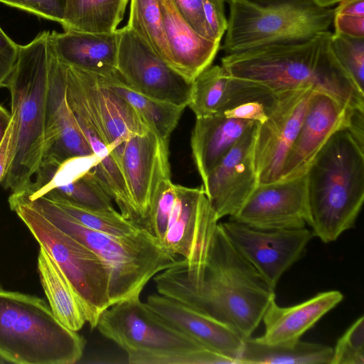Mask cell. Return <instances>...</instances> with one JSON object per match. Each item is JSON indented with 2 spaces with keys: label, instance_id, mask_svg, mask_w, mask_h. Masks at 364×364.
I'll list each match as a JSON object with an SVG mask.
<instances>
[{
  "label": "cell",
  "instance_id": "obj_1",
  "mask_svg": "<svg viewBox=\"0 0 364 364\" xmlns=\"http://www.w3.org/2000/svg\"><path fill=\"white\" fill-rule=\"evenodd\" d=\"M158 294L178 301L249 338L270 302L273 288L235 250L220 223L203 267L188 269L183 258L152 279Z\"/></svg>",
  "mask_w": 364,
  "mask_h": 364
},
{
  "label": "cell",
  "instance_id": "obj_2",
  "mask_svg": "<svg viewBox=\"0 0 364 364\" xmlns=\"http://www.w3.org/2000/svg\"><path fill=\"white\" fill-rule=\"evenodd\" d=\"M331 36L328 31L301 42L226 54L221 65L231 77L274 92L309 87L364 112V94L336 58Z\"/></svg>",
  "mask_w": 364,
  "mask_h": 364
},
{
  "label": "cell",
  "instance_id": "obj_3",
  "mask_svg": "<svg viewBox=\"0 0 364 364\" xmlns=\"http://www.w3.org/2000/svg\"><path fill=\"white\" fill-rule=\"evenodd\" d=\"M363 116L328 139L306 173L307 225L323 242L355 226L364 200Z\"/></svg>",
  "mask_w": 364,
  "mask_h": 364
},
{
  "label": "cell",
  "instance_id": "obj_4",
  "mask_svg": "<svg viewBox=\"0 0 364 364\" xmlns=\"http://www.w3.org/2000/svg\"><path fill=\"white\" fill-rule=\"evenodd\" d=\"M50 34L43 31L29 43L18 46L17 60L5 85L11 97L14 139L1 183L12 194L27 191L41 164L52 53Z\"/></svg>",
  "mask_w": 364,
  "mask_h": 364
},
{
  "label": "cell",
  "instance_id": "obj_5",
  "mask_svg": "<svg viewBox=\"0 0 364 364\" xmlns=\"http://www.w3.org/2000/svg\"><path fill=\"white\" fill-rule=\"evenodd\" d=\"M21 195L58 228L100 258L109 274L111 306L139 297L156 274L178 259L142 228L124 236L103 233L85 227L45 196Z\"/></svg>",
  "mask_w": 364,
  "mask_h": 364
},
{
  "label": "cell",
  "instance_id": "obj_6",
  "mask_svg": "<svg viewBox=\"0 0 364 364\" xmlns=\"http://www.w3.org/2000/svg\"><path fill=\"white\" fill-rule=\"evenodd\" d=\"M86 341L41 298L0 288V355L16 364H73Z\"/></svg>",
  "mask_w": 364,
  "mask_h": 364
},
{
  "label": "cell",
  "instance_id": "obj_7",
  "mask_svg": "<svg viewBox=\"0 0 364 364\" xmlns=\"http://www.w3.org/2000/svg\"><path fill=\"white\" fill-rule=\"evenodd\" d=\"M230 14L221 49L232 54L309 40L329 31L333 9L311 0H228Z\"/></svg>",
  "mask_w": 364,
  "mask_h": 364
},
{
  "label": "cell",
  "instance_id": "obj_8",
  "mask_svg": "<svg viewBox=\"0 0 364 364\" xmlns=\"http://www.w3.org/2000/svg\"><path fill=\"white\" fill-rule=\"evenodd\" d=\"M9 203L64 272L82 303L87 323L92 329L96 328L102 312L111 306L109 274L102 261L54 225L23 196L11 194Z\"/></svg>",
  "mask_w": 364,
  "mask_h": 364
},
{
  "label": "cell",
  "instance_id": "obj_9",
  "mask_svg": "<svg viewBox=\"0 0 364 364\" xmlns=\"http://www.w3.org/2000/svg\"><path fill=\"white\" fill-rule=\"evenodd\" d=\"M96 328L127 353L205 348L167 323L142 302L140 296L116 303L104 310Z\"/></svg>",
  "mask_w": 364,
  "mask_h": 364
},
{
  "label": "cell",
  "instance_id": "obj_10",
  "mask_svg": "<svg viewBox=\"0 0 364 364\" xmlns=\"http://www.w3.org/2000/svg\"><path fill=\"white\" fill-rule=\"evenodd\" d=\"M313 91L306 87L277 92L267 107V119L258 123L254 144V164L259 183L279 180Z\"/></svg>",
  "mask_w": 364,
  "mask_h": 364
},
{
  "label": "cell",
  "instance_id": "obj_11",
  "mask_svg": "<svg viewBox=\"0 0 364 364\" xmlns=\"http://www.w3.org/2000/svg\"><path fill=\"white\" fill-rule=\"evenodd\" d=\"M235 250L273 287L304 255L314 237L311 230H264L228 220L220 223Z\"/></svg>",
  "mask_w": 364,
  "mask_h": 364
},
{
  "label": "cell",
  "instance_id": "obj_12",
  "mask_svg": "<svg viewBox=\"0 0 364 364\" xmlns=\"http://www.w3.org/2000/svg\"><path fill=\"white\" fill-rule=\"evenodd\" d=\"M118 31L117 72L123 81L142 94L187 107L192 83L129 27L124 26Z\"/></svg>",
  "mask_w": 364,
  "mask_h": 364
},
{
  "label": "cell",
  "instance_id": "obj_13",
  "mask_svg": "<svg viewBox=\"0 0 364 364\" xmlns=\"http://www.w3.org/2000/svg\"><path fill=\"white\" fill-rule=\"evenodd\" d=\"M218 221L203 186L176 184V199L161 245L184 259L188 269L198 271L205 262Z\"/></svg>",
  "mask_w": 364,
  "mask_h": 364
},
{
  "label": "cell",
  "instance_id": "obj_14",
  "mask_svg": "<svg viewBox=\"0 0 364 364\" xmlns=\"http://www.w3.org/2000/svg\"><path fill=\"white\" fill-rule=\"evenodd\" d=\"M64 64V63H63ZM65 65L67 100L99 163L92 170L126 219L140 225L122 171L114 158L102 124L90 102L75 68Z\"/></svg>",
  "mask_w": 364,
  "mask_h": 364
},
{
  "label": "cell",
  "instance_id": "obj_15",
  "mask_svg": "<svg viewBox=\"0 0 364 364\" xmlns=\"http://www.w3.org/2000/svg\"><path fill=\"white\" fill-rule=\"evenodd\" d=\"M94 158L98 159L90 149L67 100L65 65L58 60L52 48L44 150L39 168L57 170L63 164L73 159Z\"/></svg>",
  "mask_w": 364,
  "mask_h": 364
},
{
  "label": "cell",
  "instance_id": "obj_16",
  "mask_svg": "<svg viewBox=\"0 0 364 364\" xmlns=\"http://www.w3.org/2000/svg\"><path fill=\"white\" fill-rule=\"evenodd\" d=\"M309 219L306 174L259 183L230 220L264 230L305 228Z\"/></svg>",
  "mask_w": 364,
  "mask_h": 364
},
{
  "label": "cell",
  "instance_id": "obj_17",
  "mask_svg": "<svg viewBox=\"0 0 364 364\" xmlns=\"http://www.w3.org/2000/svg\"><path fill=\"white\" fill-rule=\"evenodd\" d=\"M360 114L363 112L349 107L333 95L314 90L279 180L306 174L312 161L331 135L350 125Z\"/></svg>",
  "mask_w": 364,
  "mask_h": 364
},
{
  "label": "cell",
  "instance_id": "obj_18",
  "mask_svg": "<svg viewBox=\"0 0 364 364\" xmlns=\"http://www.w3.org/2000/svg\"><path fill=\"white\" fill-rule=\"evenodd\" d=\"M121 168L142 228L160 183L171 178L168 141L150 129L132 136L125 143Z\"/></svg>",
  "mask_w": 364,
  "mask_h": 364
},
{
  "label": "cell",
  "instance_id": "obj_19",
  "mask_svg": "<svg viewBox=\"0 0 364 364\" xmlns=\"http://www.w3.org/2000/svg\"><path fill=\"white\" fill-rule=\"evenodd\" d=\"M257 125L220 160L202 185L218 220L235 214L259 184L253 157Z\"/></svg>",
  "mask_w": 364,
  "mask_h": 364
},
{
  "label": "cell",
  "instance_id": "obj_20",
  "mask_svg": "<svg viewBox=\"0 0 364 364\" xmlns=\"http://www.w3.org/2000/svg\"><path fill=\"white\" fill-rule=\"evenodd\" d=\"M148 306L171 326L201 346L241 364L244 339L230 326L168 297L153 294Z\"/></svg>",
  "mask_w": 364,
  "mask_h": 364
},
{
  "label": "cell",
  "instance_id": "obj_21",
  "mask_svg": "<svg viewBox=\"0 0 364 364\" xmlns=\"http://www.w3.org/2000/svg\"><path fill=\"white\" fill-rule=\"evenodd\" d=\"M73 68L102 124L112 155L121 168L122 154L127 141L133 135L146 133L149 129L132 106L111 90L100 76Z\"/></svg>",
  "mask_w": 364,
  "mask_h": 364
},
{
  "label": "cell",
  "instance_id": "obj_22",
  "mask_svg": "<svg viewBox=\"0 0 364 364\" xmlns=\"http://www.w3.org/2000/svg\"><path fill=\"white\" fill-rule=\"evenodd\" d=\"M158 1L171 55V67L192 83L212 65L220 42L205 38L195 31L178 13L172 0Z\"/></svg>",
  "mask_w": 364,
  "mask_h": 364
},
{
  "label": "cell",
  "instance_id": "obj_23",
  "mask_svg": "<svg viewBox=\"0 0 364 364\" xmlns=\"http://www.w3.org/2000/svg\"><path fill=\"white\" fill-rule=\"evenodd\" d=\"M343 299L338 290L318 293L290 306H280L274 299L262 317L264 332L255 339L269 345L294 343Z\"/></svg>",
  "mask_w": 364,
  "mask_h": 364
},
{
  "label": "cell",
  "instance_id": "obj_24",
  "mask_svg": "<svg viewBox=\"0 0 364 364\" xmlns=\"http://www.w3.org/2000/svg\"><path fill=\"white\" fill-rule=\"evenodd\" d=\"M268 91L231 77L222 65H210L191 84L188 107L196 118L213 115L249 101H264Z\"/></svg>",
  "mask_w": 364,
  "mask_h": 364
},
{
  "label": "cell",
  "instance_id": "obj_25",
  "mask_svg": "<svg viewBox=\"0 0 364 364\" xmlns=\"http://www.w3.org/2000/svg\"><path fill=\"white\" fill-rule=\"evenodd\" d=\"M119 38L118 29L112 33L64 31L50 34L52 48L60 62L97 75L117 71Z\"/></svg>",
  "mask_w": 364,
  "mask_h": 364
},
{
  "label": "cell",
  "instance_id": "obj_26",
  "mask_svg": "<svg viewBox=\"0 0 364 364\" xmlns=\"http://www.w3.org/2000/svg\"><path fill=\"white\" fill-rule=\"evenodd\" d=\"M256 123L227 117L221 112L196 118L191 147L203 184L215 166Z\"/></svg>",
  "mask_w": 364,
  "mask_h": 364
},
{
  "label": "cell",
  "instance_id": "obj_27",
  "mask_svg": "<svg viewBox=\"0 0 364 364\" xmlns=\"http://www.w3.org/2000/svg\"><path fill=\"white\" fill-rule=\"evenodd\" d=\"M40 281L55 318L67 328L77 331L87 323L82 303L73 285L50 254L40 247Z\"/></svg>",
  "mask_w": 364,
  "mask_h": 364
},
{
  "label": "cell",
  "instance_id": "obj_28",
  "mask_svg": "<svg viewBox=\"0 0 364 364\" xmlns=\"http://www.w3.org/2000/svg\"><path fill=\"white\" fill-rule=\"evenodd\" d=\"M333 348L299 340L294 343L269 345L251 336L244 339L241 364H331Z\"/></svg>",
  "mask_w": 364,
  "mask_h": 364
},
{
  "label": "cell",
  "instance_id": "obj_29",
  "mask_svg": "<svg viewBox=\"0 0 364 364\" xmlns=\"http://www.w3.org/2000/svg\"><path fill=\"white\" fill-rule=\"evenodd\" d=\"M98 76L111 90L132 106L151 131L159 138L168 141L186 107L159 100L137 92L124 82L117 71Z\"/></svg>",
  "mask_w": 364,
  "mask_h": 364
},
{
  "label": "cell",
  "instance_id": "obj_30",
  "mask_svg": "<svg viewBox=\"0 0 364 364\" xmlns=\"http://www.w3.org/2000/svg\"><path fill=\"white\" fill-rule=\"evenodd\" d=\"M129 0H65L64 31L112 33L124 17Z\"/></svg>",
  "mask_w": 364,
  "mask_h": 364
},
{
  "label": "cell",
  "instance_id": "obj_31",
  "mask_svg": "<svg viewBox=\"0 0 364 364\" xmlns=\"http://www.w3.org/2000/svg\"><path fill=\"white\" fill-rule=\"evenodd\" d=\"M21 194L30 198L40 196L58 197L95 210H117L112 199L92 170L86 171L67 181L46 184L32 193Z\"/></svg>",
  "mask_w": 364,
  "mask_h": 364
},
{
  "label": "cell",
  "instance_id": "obj_32",
  "mask_svg": "<svg viewBox=\"0 0 364 364\" xmlns=\"http://www.w3.org/2000/svg\"><path fill=\"white\" fill-rule=\"evenodd\" d=\"M130 1L129 17L126 26L171 66V55L158 0Z\"/></svg>",
  "mask_w": 364,
  "mask_h": 364
},
{
  "label": "cell",
  "instance_id": "obj_33",
  "mask_svg": "<svg viewBox=\"0 0 364 364\" xmlns=\"http://www.w3.org/2000/svg\"><path fill=\"white\" fill-rule=\"evenodd\" d=\"M72 218L91 230L114 236L133 233L141 227L122 216L117 210L105 212L88 209L58 197L45 196Z\"/></svg>",
  "mask_w": 364,
  "mask_h": 364
},
{
  "label": "cell",
  "instance_id": "obj_34",
  "mask_svg": "<svg viewBox=\"0 0 364 364\" xmlns=\"http://www.w3.org/2000/svg\"><path fill=\"white\" fill-rule=\"evenodd\" d=\"M127 354L131 364H236L235 360L207 348L165 353L133 352Z\"/></svg>",
  "mask_w": 364,
  "mask_h": 364
},
{
  "label": "cell",
  "instance_id": "obj_35",
  "mask_svg": "<svg viewBox=\"0 0 364 364\" xmlns=\"http://www.w3.org/2000/svg\"><path fill=\"white\" fill-rule=\"evenodd\" d=\"M331 47L342 68L364 94V38L332 33Z\"/></svg>",
  "mask_w": 364,
  "mask_h": 364
},
{
  "label": "cell",
  "instance_id": "obj_36",
  "mask_svg": "<svg viewBox=\"0 0 364 364\" xmlns=\"http://www.w3.org/2000/svg\"><path fill=\"white\" fill-rule=\"evenodd\" d=\"M176 199V184L162 181L156 189L142 228L161 243L165 236Z\"/></svg>",
  "mask_w": 364,
  "mask_h": 364
},
{
  "label": "cell",
  "instance_id": "obj_37",
  "mask_svg": "<svg viewBox=\"0 0 364 364\" xmlns=\"http://www.w3.org/2000/svg\"><path fill=\"white\" fill-rule=\"evenodd\" d=\"M364 363V317L358 318L338 339L331 364Z\"/></svg>",
  "mask_w": 364,
  "mask_h": 364
},
{
  "label": "cell",
  "instance_id": "obj_38",
  "mask_svg": "<svg viewBox=\"0 0 364 364\" xmlns=\"http://www.w3.org/2000/svg\"><path fill=\"white\" fill-rule=\"evenodd\" d=\"M334 33L364 38V0H343L333 9Z\"/></svg>",
  "mask_w": 364,
  "mask_h": 364
},
{
  "label": "cell",
  "instance_id": "obj_39",
  "mask_svg": "<svg viewBox=\"0 0 364 364\" xmlns=\"http://www.w3.org/2000/svg\"><path fill=\"white\" fill-rule=\"evenodd\" d=\"M0 2L59 23L63 21L65 0H0Z\"/></svg>",
  "mask_w": 364,
  "mask_h": 364
},
{
  "label": "cell",
  "instance_id": "obj_40",
  "mask_svg": "<svg viewBox=\"0 0 364 364\" xmlns=\"http://www.w3.org/2000/svg\"><path fill=\"white\" fill-rule=\"evenodd\" d=\"M203 8L210 39L220 42L228 23L224 0H203Z\"/></svg>",
  "mask_w": 364,
  "mask_h": 364
},
{
  "label": "cell",
  "instance_id": "obj_41",
  "mask_svg": "<svg viewBox=\"0 0 364 364\" xmlns=\"http://www.w3.org/2000/svg\"><path fill=\"white\" fill-rule=\"evenodd\" d=\"M172 1L181 16L195 31L201 36L211 40L205 19L203 0H172Z\"/></svg>",
  "mask_w": 364,
  "mask_h": 364
},
{
  "label": "cell",
  "instance_id": "obj_42",
  "mask_svg": "<svg viewBox=\"0 0 364 364\" xmlns=\"http://www.w3.org/2000/svg\"><path fill=\"white\" fill-rule=\"evenodd\" d=\"M277 94V92H276ZM267 102L249 101L221 112L225 117L253 121L259 124L267 119V107L274 100Z\"/></svg>",
  "mask_w": 364,
  "mask_h": 364
},
{
  "label": "cell",
  "instance_id": "obj_43",
  "mask_svg": "<svg viewBox=\"0 0 364 364\" xmlns=\"http://www.w3.org/2000/svg\"><path fill=\"white\" fill-rule=\"evenodd\" d=\"M18 53L16 44L0 27V87H5L9 78Z\"/></svg>",
  "mask_w": 364,
  "mask_h": 364
},
{
  "label": "cell",
  "instance_id": "obj_44",
  "mask_svg": "<svg viewBox=\"0 0 364 364\" xmlns=\"http://www.w3.org/2000/svg\"><path fill=\"white\" fill-rule=\"evenodd\" d=\"M14 139V124L11 117L9 127L0 144V183L2 182L9 164Z\"/></svg>",
  "mask_w": 364,
  "mask_h": 364
},
{
  "label": "cell",
  "instance_id": "obj_45",
  "mask_svg": "<svg viewBox=\"0 0 364 364\" xmlns=\"http://www.w3.org/2000/svg\"><path fill=\"white\" fill-rule=\"evenodd\" d=\"M11 114L6 109L0 105V144L2 141L9 127Z\"/></svg>",
  "mask_w": 364,
  "mask_h": 364
},
{
  "label": "cell",
  "instance_id": "obj_46",
  "mask_svg": "<svg viewBox=\"0 0 364 364\" xmlns=\"http://www.w3.org/2000/svg\"><path fill=\"white\" fill-rule=\"evenodd\" d=\"M314 3H315L316 5L323 7V8H328L331 7V6L338 4L343 0H311Z\"/></svg>",
  "mask_w": 364,
  "mask_h": 364
},
{
  "label": "cell",
  "instance_id": "obj_47",
  "mask_svg": "<svg viewBox=\"0 0 364 364\" xmlns=\"http://www.w3.org/2000/svg\"><path fill=\"white\" fill-rule=\"evenodd\" d=\"M7 361L0 355V364L6 363Z\"/></svg>",
  "mask_w": 364,
  "mask_h": 364
}]
</instances>
